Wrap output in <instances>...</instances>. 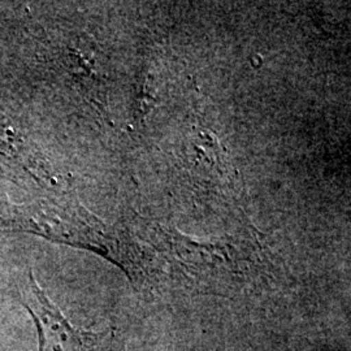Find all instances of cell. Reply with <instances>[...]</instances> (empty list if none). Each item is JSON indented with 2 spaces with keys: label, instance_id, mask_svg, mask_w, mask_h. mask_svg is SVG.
I'll return each mask as SVG.
<instances>
[{
  "label": "cell",
  "instance_id": "obj_1",
  "mask_svg": "<svg viewBox=\"0 0 351 351\" xmlns=\"http://www.w3.org/2000/svg\"><path fill=\"white\" fill-rule=\"evenodd\" d=\"M20 301L37 326L38 351H101L110 336L80 330L62 314L29 272L20 289Z\"/></svg>",
  "mask_w": 351,
  "mask_h": 351
}]
</instances>
